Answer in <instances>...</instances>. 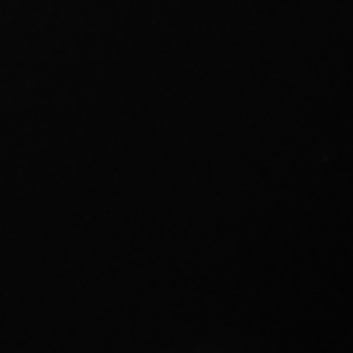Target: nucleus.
I'll list each match as a JSON object with an SVG mask.
<instances>
[]
</instances>
